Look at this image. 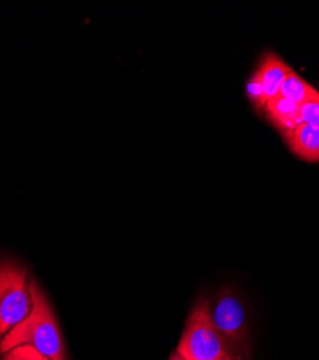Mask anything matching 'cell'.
<instances>
[{
  "instance_id": "cell-9",
  "label": "cell",
  "mask_w": 319,
  "mask_h": 360,
  "mask_svg": "<svg viewBox=\"0 0 319 360\" xmlns=\"http://www.w3.org/2000/svg\"><path fill=\"white\" fill-rule=\"evenodd\" d=\"M246 94L256 110H262V107L266 103V96H265L262 84H260V81L254 72H252V75L246 84Z\"/></svg>"
},
{
  "instance_id": "cell-5",
  "label": "cell",
  "mask_w": 319,
  "mask_h": 360,
  "mask_svg": "<svg viewBox=\"0 0 319 360\" xmlns=\"http://www.w3.org/2000/svg\"><path fill=\"white\" fill-rule=\"evenodd\" d=\"M292 71L294 70L275 52L264 53L257 68L253 72L257 75L260 84L264 86L266 101L279 94L280 85Z\"/></svg>"
},
{
  "instance_id": "cell-8",
  "label": "cell",
  "mask_w": 319,
  "mask_h": 360,
  "mask_svg": "<svg viewBox=\"0 0 319 360\" xmlns=\"http://www.w3.org/2000/svg\"><path fill=\"white\" fill-rule=\"evenodd\" d=\"M279 96L292 100L299 105L305 103H319L318 89L312 84L305 81L295 71L289 74L283 81V84L280 85Z\"/></svg>"
},
{
  "instance_id": "cell-12",
  "label": "cell",
  "mask_w": 319,
  "mask_h": 360,
  "mask_svg": "<svg viewBox=\"0 0 319 360\" xmlns=\"http://www.w3.org/2000/svg\"><path fill=\"white\" fill-rule=\"evenodd\" d=\"M168 360H184V359H183L177 352H176L174 354H171V357H170Z\"/></svg>"
},
{
  "instance_id": "cell-7",
  "label": "cell",
  "mask_w": 319,
  "mask_h": 360,
  "mask_svg": "<svg viewBox=\"0 0 319 360\" xmlns=\"http://www.w3.org/2000/svg\"><path fill=\"white\" fill-rule=\"evenodd\" d=\"M264 114L269 122L282 133L292 131L297 129L301 122V105L295 101L285 98L282 96H276L265 103L262 107Z\"/></svg>"
},
{
  "instance_id": "cell-11",
  "label": "cell",
  "mask_w": 319,
  "mask_h": 360,
  "mask_svg": "<svg viewBox=\"0 0 319 360\" xmlns=\"http://www.w3.org/2000/svg\"><path fill=\"white\" fill-rule=\"evenodd\" d=\"M301 122L309 126H319V103H305L301 105Z\"/></svg>"
},
{
  "instance_id": "cell-3",
  "label": "cell",
  "mask_w": 319,
  "mask_h": 360,
  "mask_svg": "<svg viewBox=\"0 0 319 360\" xmlns=\"http://www.w3.org/2000/svg\"><path fill=\"white\" fill-rule=\"evenodd\" d=\"M210 314L231 360H250V336L242 300L230 288H223Z\"/></svg>"
},
{
  "instance_id": "cell-10",
  "label": "cell",
  "mask_w": 319,
  "mask_h": 360,
  "mask_svg": "<svg viewBox=\"0 0 319 360\" xmlns=\"http://www.w3.org/2000/svg\"><path fill=\"white\" fill-rule=\"evenodd\" d=\"M4 360H50L48 356L36 350L34 346H18L4 354Z\"/></svg>"
},
{
  "instance_id": "cell-4",
  "label": "cell",
  "mask_w": 319,
  "mask_h": 360,
  "mask_svg": "<svg viewBox=\"0 0 319 360\" xmlns=\"http://www.w3.org/2000/svg\"><path fill=\"white\" fill-rule=\"evenodd\" d=\"M31 280L27 271L12 262H0V340L32 311Z\"/></svg>"
},
{
  "instance_id": "cell-1",
  "label": "cell",
  "mask_w": 319,
  "mask_h": 360,
  "mask_svg": "<svg viewBox=\"0 0 319 360\" xmlns=\"http://www.w3.org/2000/svg\"><path fill=\"white\" fill-rule=\"evenodd\" d=\"M31 294L32 311L0 340V353L5 354L18 346L29 345L50 360H67L65 345L55 313L35 280H31Z\"/></svg>"
},
{
  "instance_id": "cell-2",
  "label": "cell",
  "mask_w": 319,
  "mask_h": 360,
  "mask_svg": "<svg viewBox=\"0 0 319 360\" xmlns=\"http://www.w3.org/2000/svg\"><path fill=\"white\" fill-rule=\"evenodd\" d=\"M177 353L184 360H231L212 321L210 304L201 298L191 310Z\"/></svg>"
},
{
  "instance_id": "cell-6",
  "label": "cell",
  "mask_w": 319,
  "mask_h": 360,
  "mask_svg": "<svg viewBox=\"0 0 319 360\" xmlns=\"http://www.w3.org/2000/svg\"><path fill=\"white\" fill-rule=\"evenodd\" d=\"M283 139L297 158L309 163H319V126L301 123L292 131L285 133Z\"/></svg>"
}]
</instances>
